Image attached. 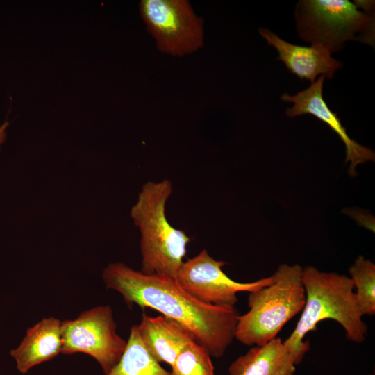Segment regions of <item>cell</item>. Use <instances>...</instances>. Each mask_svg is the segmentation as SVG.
Segmentation results:
<instances>
[{
	"instance_id": "obj_4",
	"label": "cell",
	"mask_w": 375,
	"mask_h": 375,
	"mask_svg": "<svg viewBox=\"0 0 375 375\" xmlns=\"http://www.w3.org/2000/svg\"><path fill=\"white\" fill-rule=\"evenodd\" d=\"M302 273L298 264H282L269 285L249 292V310L239 316L235 338L247 346H261L275 338L304 307Z\"/></svg>"
},
{
	"instance_id": "obj_5",
	"label": "cell",
	"mask_w": 375,
	"mask_h": 375,
	"mask_svg": "<svg viewBox=\"0 0 375 375\" xmlns=\"http://www.w3.org/2000/svg\"><path fill=\"white\" fill-rule=\"evenodd\" d=\"M294 17L299 38L318 44L331 54L346 42L360 40L374 44V19L372 12L359 10L349 0H302Z\"/></svg>"
},
{
	"instance_id": "obj_14",
	"label": "cell",
	"mask_w": 375,
	"mask_h": 375,
	"mask_svg": "<svg viewBox=\"0 0 375 375\" xmlns=\"http://www.w3.org/2000/svg\"><path fill=\"white\" fill-rule=\"evenodd\" d=\"M105 375H172V373L151 356L141 340L137 325H133L120 360Z\"/></svg>"
},
{
	"instance_id": "obj_2",
	"label": "cell",
	"mask_w": 375,
	"mask_h": 375,
	"mask_svg": "<svg viewBox=\"0 0 375 375\" xmlns=\"http://www.w3.org/2000/svg\"><path fill=\"white\" fill-rule=\"evenodd\" d=\"M302 282L306 303L292 334L283 341L295 365H299L310 349L303 339L317 324L326 319L338 322L349 340L362 343L366 339L367 326L362 320L352 279L336 272H322L313 266L303 268Z\"/></svg>"
},
{
	"instance_id": "obj_7",
	"label": "cell",
	"mask_w": 375,
	"mask_h": 375,
	"mask_svg": "<svg viewBox=\"0 0 375 375\" xmlns=\"http://www.w3.org/2000/svg\"><path fill=\"white\" fill-rule=\"evenodd\" d=\"M61 333V353H85L99 364L104 375L119 362L127 345V340L117 332L108 305L94 307L74 319L62 321Z\"/></svg>"
},
{
	"instance_id": "obj_9",
	"label": "cell",
	"mask_w": 375,
	"mask_h": 375,
	"mask_svg": "<svg viewBox=\"0 0 375 375\" xmlns=\"http://www.w3.org/2000/svg\"><path fill=\"white\" fill-rule=\"evenodd\" d=\"M324 76H319L306 89L294 95L285 93L281 99L293 103L288 108L285 114L290 117L309 114L326 124L342 140L346 149V162H349V173L351 176L356 175V168L358 165L374 161V152L353 140L347 134L338 115L328 106L323 97Z\"/></svg>"
},
{
	"instance_id": "obj_6",
	"label": "cell",
	"mask_w": 375,
	"mask_h": 375,
	"mask_svg": "<svg viewBox=\"0 0 375 375\" xmlns=\"http://www.w3.org/2000/svg\"><path fill=\"white\" fill-rule=\"evenodd\" d=\"M140 16L161 52L191 54L203 47L204 25L187 0H142Z\"/></svg>"
},
{
	"instance_id": "obj_1",
	"label": "cell",
	"mask_w": 375,
	"mask_h": 375,
	"mask_svg": "<svg viewBox=\"0 0 375 375\" xmlns=\"http://www.w3.org/2000/svg\"><path fill=\"white\" fill-rule=\"evenodd\" d=\"M102 279L130 308H149L180 322L211 357L223 356L235 338L240 315L235 306L203 303L174 279L147 275L120 262L108 265Z\"/></svg>"
},
{
	"instance_id": "obj_15",
	"label": "cell",
	"mask_w": 375,
	"mask_h": 375,
	"mask_svg": "<svg viewBox=\"0 0 375 375\" xmlns=\"http://www.w3.org/2000/svg\"><path fill=\"white\" fill-rule=\"evenodd\" d=\"M362 316L375 314V265L359 256L349 269Z\"/></svg>"
},
{
	"instance_id": "obj_10",
	"label": "cell",
	"mask_w": 375,
	"mask_h": 375,
	"mask_svg": "<svg viewBox=\"0 0 375 375\" xmlns=\"http://www.w3.org/2000/svg\"><path fill=\"white\" fill-rule=\"evenodd\" d=\"M259 33L268 45L276 49L278 60L282 61L292 74L311 83L321 76L332 78L335 72L343 66L341 61L333 58L331 53L320 45L306 47L291 44L267 28H260Z\"/></svg>"
},
{
	"instance_id": "obj_11",
	"label": "cell",
	"mask_w": 375,
	"mask_h": 375,
	"mask_svg": "<svg viewBox=\"0 0 375 375\" xmlns=\"http://www.w3.org/2000/svg\"><path fill=\"white\" fill-rule=\"evenodd\" d=\"M142 341L151 356L159 363L172 365L179 353L191 342L192 333L180 322L160 315L142 314L137 325Z\"/></svg>"
},
{
	"instance_id": "obj_12",
	"label": "cell",
	"mask_w": 375,
	"mask_h": 375,
	"mask_svg": "<svg viewBox=\"0 0 375 375\" xmlns=\"http://www.w3.org/2000/svg\"><path fill=\"white\" fill-rule=\"evenodd\" d=\"M62 347L61 321L49 317L29 328L19 346L10 351L17 369L26 374L38 365L61 353Z\"/></svg>"
},
{
	"instance_id": "obj_17",
	"label": "cell",
	"mask_w": 375,
	"mask_h": 375,
	"mask_svg": "<svg viewBox=\"0 0 375 375\" xmlns=\"http://www.w3.org/2000/svg\"><path fill=\"white\" fill-rule=\"evenodd\" d=\"M9 123L6 121L3 123V125L0 126V147L6 138V128H8Z\"/></svg>"
},
{
	"instance_id": "obj_8",
	"label": "cell",
	"mask_w": 375,
	"mask_h": 375,
	"mask_svg": "<svg viewBox=\"0 0 375 375\" xmlns=\"http://www.w3.org/2000/svg\"><path fill=\"white\" fill-rule=\"evenodd\" d=\"M225 265V262L215 260L203 249L183 262L175 281L203 303L227 306H235L238 292H253L273 281V275L251 283L235 281L223 272Z\"/></svg>"
},
{
	"instance_id": "obj_3",
	"label": "cell",
	"mask_w": 375,
	"mask_h": 375,
	"mask_svg": "<svg viewBox=\"0 0 375 375\" xmlns=\"http://www.w3.org/2000/svg\"><path fill=\"white\" fill-rule=\"evenodd\" d=\"M172 188L167 179L147 182L131 208V217L141 235L140 272L175 280L191 238L167 219L165 206Z\"/></svg>"
},
{
	"instance_id": "obj_16",
	"label": "cell",
	"mask_w": 375,
	"mask_h": 375,
	"mask_svg": "<svg viewBox=\"0 0 375 375\" xmlns=\"http://www.w3.org/2000/svg\"><path fill=\"white\" fill-rule=\"evenodd\" d=\"M171 367L172 375H215L211 356L194 340L179 353Z\"/></svg>"
},
{
	"instance_id": "obj_13",
	"label": "cell",
	"mask_w": 375,
	"mask_h": 375,
	"mask_svg": "<svg viewBox=\"0 0 375 375\" xmlns=\"http://www.w3.org/2000/svg\"><path fill=\"white\" fill-rule=\"evenodd\" d=\"M296 365L279 337L255 346L228 367L229 375H294Z\"/></svg>"
}]
</instances>
